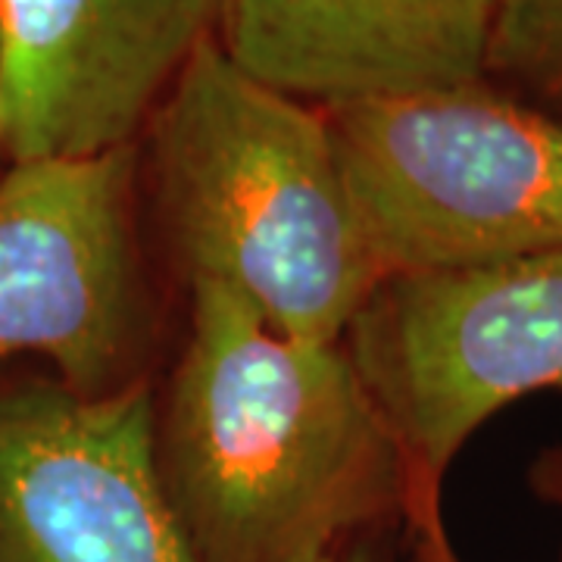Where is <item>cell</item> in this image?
Here are the masks:
<instances>
[{"label": "cell", "mask_w": 562, "mask_h": 562, "mask_svg": "<svg viewBox=\"0 0 562 562\" xmlns=\"http://www.w3.org/2000/svg\"><path fill=\"white\" fill-rule=\"evenodd\" d=\"M494 0H220L213 41L266 88L338 110L484 79Z\"/></svg>", "instance_id": "obj_8"}, {"label": "cell", "mask_w": 562, "mask_h": 562, "mask_svg": "<svg viewBox=\"0 0 562 562\" xmlns=\"http://www.w3.org/2000/svg\"><path fill=\"white\" fill-rule=\"evenodd\" d=\"M154 413L162 494L198 562H322L406 522L391 425L344 341L281 335L210 281Z\"/></svg>", "instance_id": "obj_1"}, {"label": "cell", "mask_w": 562, "mask_h": 562, "mask_svg": "<svg viewBox=\"0 0 562 562\" xmlns=\"http://www.w3.org/2000/svg\"><path fill=\"white\" fill-rule=\"evenodd\" d=\"M403 550H406V525L391 522L344 541L322 562H403Z\"/></svg>", "instance_id": "obj_10"}, {"label": "cell", "mask_w": 562, "mask_h": 562, "mask_svg": "<svg viewBox=\"0 0 562 562\" xmlns=\"http://www.w3.org/2000/svg\"><path fill=\"white\" fill-rule=\"evenodd\" d=\"M403 562H462L457 547L447 535L443 513L425 516L419 522L406 525V550Z\"/></svg>", "instance_id": "obj_11"}, {"label": "cell", "mask_w": 562, "mask_h": 562, "mask_svg": "<svg viewBox=\"0 0 562 562\" xmlns=\"http://www.w3.org/2000/svg\"><path fill=\"white\" fill-rule=\"evenodd\" d=\"M484 79L562 122V0H494Z\"/></svg>", "instance_id": "obj_9"}, {"label": "cell", "mask_w": 562, "mask_h": 562, "mask_svg": "<svg viewBox=\"0 0 562 562\" xmlns=\"http://www.w3.org/2000/svg\"><path fill=\"white\" fill-rule=\"evenodd\" d=\"M344 347L406 465V522L443 513V479L491 416L562 387V247L516 260L387 276Z\"/></svg>", "instance_id": "obj_4"}, {"label": "cell", "mask_w": 562, "mask_h": 562, "mask_svg": "<svg viewBox=\"0 0 562 562\" xmlns=\"http://www.w3.org/2000/svg\"><path fill=\"white\" fill-rule=\"evenodd\" d=\"M157 391H0V562H198L154 460Z\"/></svg>", "instance_id": "obj_6"}, {"label": "cell", "mask_w": 562, "mask_h": 562, "mask_svg": "<svg viewBox=\"0 0 562 562\" xmlns=\"http://www.w3.org/2000/svg\"><path fill=\"white\" fill-rule=\"evenodd\" d=\"M220 0H0V160L138 144Z\"/></svg>", "instance_id": "obj_7"}, {"label": "cell", "mask_w": 562, "mask_h": 562, "mask_svg": "<svg viewBox=\"0 0 562 562\" xmlns=\"http://www.w3.org/2000/svg\"><path fill=\"white\" fill-rule=\"evenodd\" d=\"M140 144L7 162L0 176V360L38 353L106 397L147 382L157 306L138 238Z\"/></svg>", "instance_id": "obj_5"}, {"label": "cell", "mask_w": 562, "mask_h": 562, "mask_svg": "<svg viewBox=\"0 0 562 562\" xmlns=\"http://www.w3.org/2000/svg\"><path fill=\"white\" fill-rule=\"evenodd\" d=\"M140 166L181 281L266 325L338 344L382 281L325 110L250 79L203 41L144 128Z\"/></svg>", "instance_id": "obj_2"}, {"label": "cell", "mask_w": 562, "mask_h": 562, "mask_svg": "<svg viewBox=\"0 0 562 562\" xmlns=\"http://www.w3.org/2000/svg\"><path fill=\"white\" fill-rule=\"evenodd\" d=\"M325 120L382 279L562 247V122L487 79Z\"/></svg>", "instance_id": "obj_3"}, {"label": "cell", "mask_w": 562, "mask_h": 562, "mask_svg": "<svg viewBox=\"0 0 562 562\" xmlns=\"http://www.w3.org/2000/svg\"><path fill=\"white\" fill-rule=\"evenodd\" d=\"M525 479H528L531 494H535L543 506L557 509L562 516V447H543L541 453L531 460V465H528V475H525Z\"/></svg>", "instance_id": "obj_12"}]
</instances>
